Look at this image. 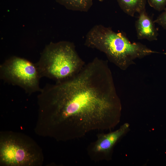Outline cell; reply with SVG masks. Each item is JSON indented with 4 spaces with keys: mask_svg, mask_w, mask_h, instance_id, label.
Returning <instances> with one entry per match:
<instances>
[{
    "mask_svg": "<svg viewBox=\"0 0 166 166\" xmlns=\"http://www.w3.org/2000/svg\"></svg>",
    "mask_w": 166,
    "mask_h": 166,
    "instance_id": "13",
    "label": "cell"
},
{
    "mask_svg": "<svg viewBox=\"0 0 166 166\" xmlns=\"http://www.w3.org/2000/svg\"><path fill=\"white\" fill-rule=\"evenodd\" d=\"M121 10L128 15L133 17L146 10L147 0H117Z\"/></svg>",
    "mask_w": 166,
    "mask_h": 166,
    "instance_id": "8",
    "label": "cell"
},
{
    "mask_svg": "<svg viewBox=\"0 0 166 166\" xmlns=\"http://www.w3.org/2000/svg\"><path fill=\"white\" fill-rule=\"evenodd\" d=\"M35 64L41 78L46 77L56 83L73 77L85 64L74 44L67 41L50 43L46 46Z\"/></svg>",
    "mask_w": 166,
    "mask_h": 166,
    "instance_id": "3",
    "label": "cell"
},
{
    "mask_svg": "<svg viewBox=\"0 0 166 166\" xmlns=\"http://www.w3.org/2000/svg\"><path fill=\"white\" fill-rule=\"evenodd\" d=\"M43 160L42 149L29 136L11 131L0 132V166H41Z\"/></svg>",
    "mask_w": 166,
    "mask_h": 166,
    "instance_id": "4",
    "label": "cell"
},
{
    "mask_svg": "<svg viewBox=\"0 0 166 166\" xmlns=\"http://www.w3.org/2000/svg\"><path fill=\"white\" fill-rule=\"evenodd\" d=\"M98 0L100 2H103L105 0Z\"/></svg>",
    "mask_w": 166,
    "mask_h": 166,
    "instance_id": "12",
    "label": "cell"
},
{
    "mask_svg": "<svg viewBox=\"0 0 166 166\" xmlns=\"http://www.w3.org/2000/svg\"><path fill=\"white\" fill-rule=\"evenodd\" d=\"M139 14L135 22L138 39H146L150 41L157 40L158 33L152 19L147 14L146 10Z\"/></svg>",
    "mask_w": 166,
    "mask_h": 166,
    "instance_id": "7",
    "label": "cell"
},
{
    "mask_svg": "<svg viewBox=\"0 0 166 166\" xmlns=\"http://www.w3.org/2000/svg\"><path fill=\"white\" fill-rule=\"evenodd\" d=\"M37 97L38 135L67 141L114 128L121 105L108 61L97 57L73 77L47 84Z\"/></svg>",
    "mask_w": 166,
    "mask_h": 166,
    "instance_id": "1",
    "label": "cell"
},
{
    "mask_svg": "<svg viewBox=\"0 0 166 166\" xmlns=\"http://www.w3.org/2000/svg\"><path fill=\"white\" fill-rule=\"evenodd\" d=\"M149 5L159 11L164 10L166 8V0H147Z\"/></svg>",
    "mask_w": 166,
    "mask_h": 166,
    "instance_id": "10",
    "label": "cell"
},
{
    "mask_svg": "<svg viewBox=\"0 0 166 166\" xmlns=\"http://www.w3.org/2000/svg\"><path fill=\"white\" fill-rule=\"evenodd\" d=\"M85 45L104 53L119 69L126 70L134 60L159 53L140 42H131L123 32H116L102 25L94 26L87 34Z\"/></svg>",
    "mask_w": 166,
    "mask_h": 166,
    "instance_id": "2",
    "label": "cell"
},
{
    "mask_svg": "<svg viewBox=\"0 0 166 166\" xmlns=\"http://www.w3.org/2000/svg\"><path fill=\"white\" fill-rule=\"evenodd\" d=\"M0 77L6 82L22 88L29 95L42 89L36 64L23 58L14 56L6 60L0 65Z\"/></svg>",
    "mask_w": 166,
    "mask_h": 166,
    "instance_id": "5",
    "label": "cell"
},
{
    "mask_svg": "<svg viewBox=\"0 0 166 166\" xmlns=\"http://www.w3.org/2000/svg\"><path fill=\"white\" fill-rule=\"evenodd\" d=\"M66 9L73 11L88 12L93 4V0H56Z\"/></svg>",
    "mask_w": 166,
    "mask_h": 166,
    "instance_id": "9",
    "label": "cell"
},
{
    "mask_svg": "<svg viewBox=\"0 0 166 166\" xmlns=\"http://www.w3.org/2000/svg\"><path fill=\"white\" fill-rule=\"evenodd\" d=\"M129 126L128 123H125L114 131L107 133H99L97 139L91 143L87 148V153L90 159L95 162L110 160L114 146L128 132Z\"/></svg>",
    "mask_w": 166,
    "mask_h": 166,
    "instance_id": "6",
    "label": "cell"
},
{
    "mask_svg": "<svg viewBox=\"0 0 166 166\" xmlns=\"http://www.w3.org/2000/svg\"><path fill=\"white\" fill-rule=\"evenodd\" d=\"M164 10L154 21L155 23H157L164 29H166V8Z\"/></svg>",
    "mask_w": 166,
    "mask_h": 166,
    "instance_id": "11",
    "label": "cell"
}]
</instances>
